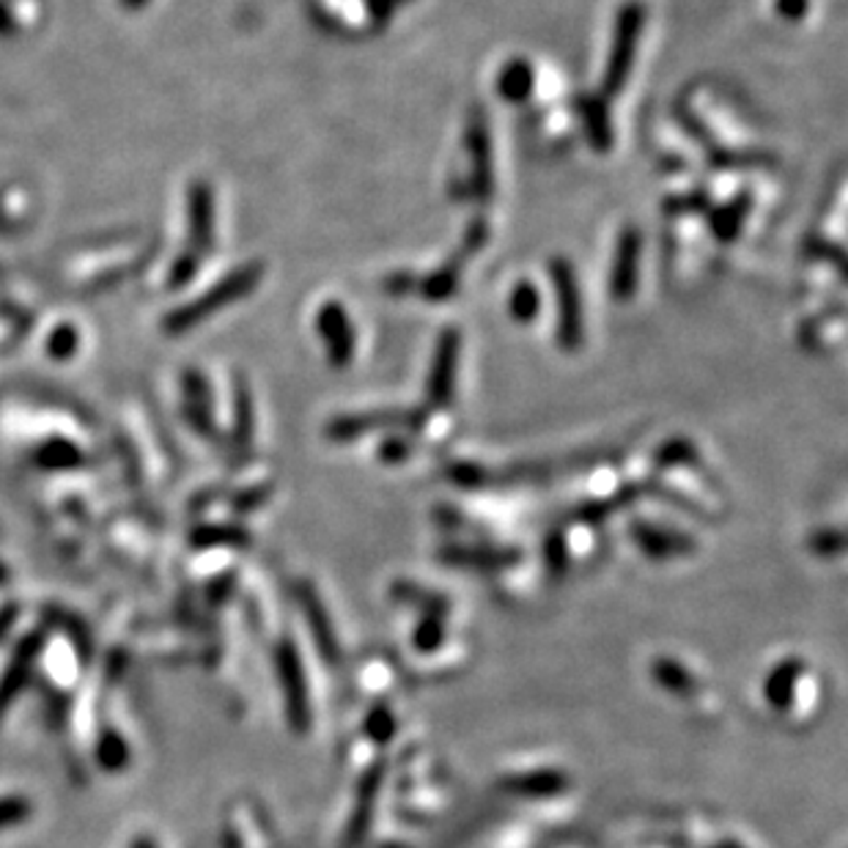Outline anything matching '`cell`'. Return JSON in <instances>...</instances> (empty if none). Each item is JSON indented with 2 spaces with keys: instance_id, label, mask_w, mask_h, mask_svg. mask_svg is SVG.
I'll list each match as a JSON object with an SVG mask.
<instances>
[{
  "instance_id": "6da1fadb",
  "label": "cell",
  "mask_w": 848,
  "mask_h": 848,
  "mask_svg": "<svg viewBox=\"0 0 848 848\" xmlns=\"http://www.w3.org/2000/svg\"><path fill=\"white\" fill-rule=\"evenodd\" d=\"M264 278V264L262 262H247L242 267H236L234 273H229L225 278H220L212 288L196 297L192 302L181 305V308L170 310L163 321V330L168 335H181V332H190L192 327H198L201 321H207L209 316L220 313L223 308L234 305L236 299L247 297L251 291H256L258 283Z\"/></svg>"
},
{
  "instance_id": "7a4b0ae2",
  "label": "cell",
  "mask_w": 848,
  "mask_h": 848,
  "mask_svg": "<svg viewBox=\"0 0 848 848\" xmlns=\"http://www.w3.org/2000/svg\"><path fill=\"white\" fill-rule=\"evenodd\" d=\"M642 25H646V5L640 0H626L618 9V16H615L613 47H609L602 75V93L598 97H604L607 102L618 97L624 91L626 80H629L631 66H635L637 58V47H640Z\"/></svg>"
},
{
  "instance_id": "3957f363",
  "label": "cell",
  "mask_w": 848,
  "mask_h": 848,
  "mask_svg": "<svg viewBox=\"0 0 848 848\" xmlns=\"http://www.w3.org/2000/svg\"><path fill=\"white\" fill-rule=\"evenodd\" d=\"M464 148L470 159V181L467 196L475 203L486 207L495 196V165H492V137L489 119H486L484 104H473L467 115V130H464Z\"/></svg>"
},
{
  "instance_id": "277c9868",
  "label": "cell",
  "mask_w": 848,
  "mask_h": 848,
  "mask_svg": "<svg viewBox=\"0 0 848 848\" xmlns=\"http://www.w3.org/2000/svg\"><path fill=\"white\" fill-rule=\"evenodd\" d=\"M550 278L555 288V305H558V346L563 352H576L585 338V321H582V297L576 273L571 267L569 258L555 256L550 262Z\"/></svg>"
},
{
  "instance_id": "5b68a950",
  "label": "cell",
  "mask_w": 848,
  "mask_h": 848,
  "mask_svg": "<svg viewBox=\"0 0 848 848\" xmlns=\"http://www.w3.org/2000/svg\"><path fill=\"white\" fill-rule=\"evenodd\" d=\"M459 352H462V332L456 327H445L437 338L434 360L426 379V404L431 409H448L456 398Z\"/></svg>"
},
{
  "instance_id": "8992f818",
  "label": "cell",
  "mask_w": 848,
  "mask_h": 848,
  "mask_svg": "<svg viewBox=\"0 0 848 848\" xmlns=\"http://www.w3.org/2000/svg\"><path fill=\"white\" fill-rule=\"evenodd\" d=\"M316 330L327 343V357L335 368H346L354 357V346H357V335H354V324L349 319L346 308L335 299L324 302L316 313Z\"/></svg>"
},
{
  "instance_id": "52a82bcc",
  "label": "cell",
  "mask_w": 848,
  "mask_h": 848,
  "mask_svg": "<svg viewBox=\"0 0 848 848\" xmlns=\"http://www.w3.org/2000/svg\"><path fill=\"white\" fill-rule=\"evenodd\" d=\"M426 409H376V412L363 415H341V418L327 423L330 440H357L363 431L379 429V426H407V429H420L426 423Z\"/></svg>"
},
{
  "instance_id": "ba28073f",
  "label": "cell",
  "mask_w": 848,
  "mask_h": 848,
  "mask_svg": "<svg viewBox=\"0 0 848 848\" xmlns=\"http://www.w3.org/2000/svg\"><path fill=\"white\" fill-rule=\"evenodd\" d=\"M640 247L642 234L635 225H626L618 236V247H615V262L609 269V294L618 302H626L637 294V283H640Z\"/></svg>"
},
{
  "instance_id": "9c48e42d",
  "label": "cell",
  "mask_w": 848,
  "mask_h": 848,
  "mask_svg": "<svg viewBox=\"0 0 848 848\" xmlns=\"http://www.w3.org/2000/svg\"><path fill=\"white\" fill-rule=\"evenodd\" d=\"M187 231H190V253L198 258L214 251V192L212 187L196 181L187 192Z\"/></svg>"
},
{
  "instance_id": "30bf717a",
  "label": "cell",
  "mask_w": 848,
  "mask_h": 848,
  "mask_svg": "<svg viewBox=\"0 0 848 848\" xmlns=\"http://www.w3.org/2000/svg\"><path fill=\"white\" fill-rule=\"evenodd\" d=\"M181 390H185L187 420H190L201 434H212V393H209L207 379H203L196 368L185 371V376H181Z\"/></svg>"
},
{
  "instance_id": "8fae6325",
  "label": "cell",
  "mask_w": 848,
  "mask_h": 848,
  "mask_svg": "<svg viewBox=\"0 0 848 848\" xmlns=\"http://www.w3.org/2000/svg\"><path fill=\"white\" fill-rule=\"evenodd\" d=\"M576 113L587 130V141L598 154H607L613 146V124H609L607 99L604 97H576Z\"/></svg>"
},
{
  "instance_id": "7c38bea8",
  "label": "cell",
  "mask_w": 848,
  "mask_h": 848,
  "mask_svg": "<svg viewBox=\"0 0 848 848\" xmlns=\"http://www.w3.org/2000/svg\"><path fill=\"white\" fill-rule=\"evenodd\" d=\"M750 207H752L750 190H741L739 196L730 198L728 203L714 209L712 218H708V229H712V234L717 236L719 242H734L736 236H739V231L745 229V220L747 214H750Z\"/></svg>"
},
{
  "instance_id": "4fadbf2b",
  "label": "cell",
  "mask_w": 848,
  "mask_h": 848,
  "mask_svg": "<svg viewBox=\"0 0 848 848\" xmlns=\"http://www.w3.org/2000/svg\"><path fill=\"white\" fill-rule=\"evenodd\" d=\"M533 86L536 71L528 58H511L503 66L500 75H497V93L511 104L528 102V97L533 93Z\"/></svg>"
},
{
  "instance_id": "5bb4252c",
  "label": "cell",
  "mask_w": 848,
  "mask_h": 848,
  "mask_svg": "<svg viewBox=\"0 0 848 848\" xmlns=\"http://www.w3.org/2000/svg\"><path fill=\"white\" fill-rule=\"evenodd\" d=\"M462 269H464V262L459 256L448 258L445 264H442L437 273L426 275V278L418 280V291L423 294L426 299H431V302H445V299H451L453 294L459 291V283H462Z\"/></svg>"
},
{
  "instance_id": "9a60e30c",
  "label": "cell",
  "mask_w": 848,
  "mask_h": 848,
  "mask_svg": "<svg viewBox=\"0 0 848 848\" xmlns=\"http://www.w3.org/2000/svg\"><path fill=\"white\" fill-rule=\"evenodd\" d=\"M253 434V398L245 376H236L234 385V440L236 445L247 448Z\"/></svg>"
},
{
  "instance_id": "2e32d148",
  "label": "cell",
  "mask_w": 848,
  "mask_h": 848,
  "mask_svg": "<svg viewBox=\"0 0 848 848\" xmlns=\"http://www.w3.org/2000/svg\"><path fill=\"white\" fill-rule=\"evenodd\" d=\"M539 310H541L539 288H536L530 280H519L517 286H514L511 297H508V313H511V319L528 324V321H533L536 316H539Z\"/></svg>"
},
{
  "instance_id": "e0dca14e",
  "label": "cell",
  "mask_w": 848,
  "mask_h": 848,
  "mask_svg": "<svg viewBox=\"0 0 848 848\" xmlns=\"http://www.w3.org/2000/svg\"><path fill=\"white\" fill-rule=\"evenodd\" d=\"M489 234H492L489 223H486L484 218H473V220H470L467 231H464L462 247H459L456 256L464 262V258H470V256H475V253H481L486 247V242H489Z\"/></svg>"
},
{
  "instance_id": "ac0fdd59",
  "label": "cell",
  "mask_w": 848,
  "mask_h": 848,
  "mask_svg": "<svg viewBox=\"0 0 848 848\" xmlns=\"http://www.w3.org/2000/svg\"><path fill=\"white\" fill-rule=\"evenodd\" d=\"M77 343H80V335H77L75 327L60 324L58 330H55L53 335H49V341H47V352H49V357H55V360H69L71 354L77 352Z\"/></svg>"
},
{
  "instance_id": "d6986e66",
  "label": "cell",
  "mask_w": 848,
  "mask_h": 848,
  "mask_svg": "<svg viewBox=\"0 0 848 848\" xmlns=\"http://www.w3.org/2000/svg\"><path fill=\"white\" fill-rule=\"evenodd\" d=\"M703 209H708L706 190L684 192V196H673L664 201V212L668 214H690V212H703Z\"/></svg>"
},
{
  "instance_id": "ffe728a7",
  "label": "cell",
  "mask_w": 848,
  "mask_h": 848,
  "mask_svg": "<svg viewBox=\"0 0 848 848\" xmlns=\"http://www.w3.org/2000/svg\"><path fill=\"white\" fill-rule=\"evenodd\" d=\"M198 264H201V258H198L196 253H190V251L181 253V256L176 258L174 267H170V273H168L170 288H185L187 283H190L198 275Z\"/></svg>"
},
{
  "instance_id": "44dd1931",
  "label": "cell",
  "mask_w": 848,
  "mask_h": 848,
  "mask_svg": "<svg viewBox=\"0 0 848 848\" xmlns=\"http://www.w3.org/2000/svg\"><path fill=\"white\" fill-rule=\"evenodd\" d=\"M42 462L49 467H69V464H77V451L66 442H53L42 451Z\"/></svg>"
},
{
  "instance_id": "7402d4cb",
  "label": "cell",
  "mask_w": 848,
  "mask_h": 848,
  "mask_svg": "<svg viewBox=\"0 0 848 848\" xmlns=\"http://www.w3.org/2000/svg\"><path fill=\"white\" fill-rule=\"evenodd\" d=\"M409 3V0H365V5H368V14L371 20H374L376 27L387 25L390 22V16L396 14L398 5Z\"/></svg>"
},
{
  "instance_id": "603a6c76",
  "label": "cell",
  "mask_w": 848,
  "mask_h": 848,
  "mask_svg": "<svg viewBox=\"0 0 848 848\" xmlns=\"http://www.w3.org/2000/svg\"><path fill=\"white\" fill-rule=\"evenodd\" d=\"M418 275L412 273H393L385 278V291L396 294V297H404L409 291H418Z\"/></svg>"
},
{
  "instance_id": "cb8c5ba5",
  "label": "cell",
  "mask_w": 848,
  "mask_h": 848,
  "mask_svg": "<svg viewBox=\"0 0 848 848\" xmlns=\"http://www.w3.org/2000/svg\"><path fill=\"white\" fill-rule=\"evenodd\" d=\"M807 9H811V0H774V11L791 22L802 20V16L807 14Z\"/></svg>"
},
{
  "instance_id": "d4e9b609",
  "label": "cell",
  "mask_w": 848,
  "mask_h": 848,
  "mask_svg": "<svg viewBox=\"0 0 848 848\" xmlns=\"http://www.w3.org/2000/svg\"><path fill=\"white\" fill-rule=\"evenodd\" d=\"M11 31H14V20H11L9 9L0 3V36H5V33H11Z\"/></svg>"
},
{
  "instance_id": "484cf974",
  "label": "cell",
  "mask_w": 848,
  "mask_h": 848,
  "mask_svg": "<svg viewBox=\"0 0 848 848\" xmlns=\"http://www.w3.org/2000/svg\"><path fill=\"white\" fill-rule=\"evenodd\" d=\"M119 3L124 5V9H130V11H137V9H143V5H146L148 0H119Z\"/></svg>"
}]
</instances>
